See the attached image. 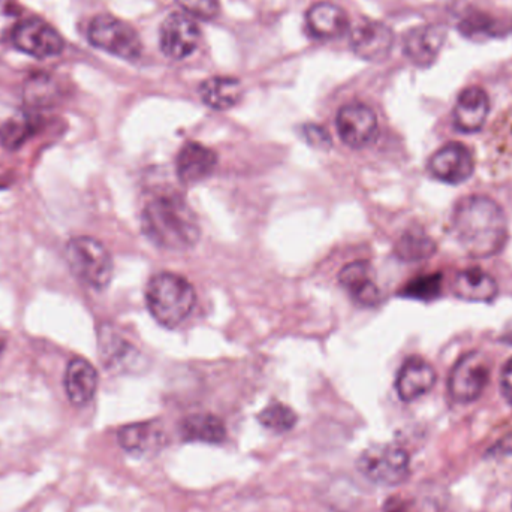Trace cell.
Here are the masks:
<instances>
[{
  "instance_id": "1",
  "label": "cell",
  "mask_w": 512,
  "mask_h": 512,
  "mask_svg": "<svg viewBox=\"0 0 512 512\" xmlns=\"http://www.w3.org/2000/svg\"><path fill=\"white\" fill-rule=\"evenodd\" d=\"M453 231L463 251L472 258H492L508 240V221L502 207L483 195H471L457 203Z\"/></svg>"
},
{
  "instance_id": "2",
  "label": "cell",
  "mask_w": 512,
  "mask_h": 512,
  "mask_svg": "<svg viewBox=\"0 0 512 512\" xmlns=\"http://www.w3.org/2000/svg\"><path fill=\"white\" fill-rule=\"evenodd\" d=\"M141 228L153 245L167 251H189L201 237L197 215L177 195H161L150 200L141 215Z\"/></svg>"
},
{
  "instance_id": "3",
  "label": "cell",
  "mask_w": 512,
  "mask_h": 512,
  "mask_svg": "<svg viewBox=\"0 0 512 512\" xmlns=\"http://www.w3.org/2000/svg\"><path fill=\"white\" fill-rule=\"evenodd\" d=\"M146 300L153 318L164 327L174 328L191 315L197 294L185 277L162 271L150 279Z\"/></svg>"
},
{
  "instance_id": "4",
  "label": "cell",
  "mask_w": 512,
  "mask_h": 512,
  "mask_svg": "<svg viewBox=\"0 0 512 512\" xmlns=\"http://www.w3.org/2000/svg\"><path fill=\"white\" fill-rule=\"evenodd\" d=\"M66 261L72 273L90 288L102 289L113 279V259L101 242L92 237H75L66 245Z\"/></svg>"
},
{
  "instance_id": "5",
  "label": "cell",
  "mask_w": 512,
  "mask_h": 512,
  "mask_svg": "<svg viewBox=\"0 0 512 512\" xmlns=\"http://www.w3.org/2000/svg\"><path fill=\"white\" fill-rule=\"evenodd\" d=\"M87 38L93 47L119 59L137 60L143 53V42L137 30L113 15H96L87 30Z\"/></svg>"
},
{
  "instance_id": "6",
  "label": "cell",
  "mask_w": 512,
  "mask_h": 512,
  "mask_svg": "<svg viewBox=\"0 0 512 512\" xmlns=\"http://www.w3.org/2000/svg\"><path fill=\"white\" fill-rule=\"evenodd\" d=\"M364 478L379 486H397L408 478L409 454L399 445H373L363 451L357 462Z\"/></svg>"
},
{
  "instance_id": "7",
  "label": "cell",
  "mask_w": 512,
  "mask_h": 512,
  "mask_svg": "<svg viewBox=\"0 0 512 512\" xmlns=\"http://www.w3.org/2000/svg\"><path fill=\"white\" fill-rule=\"evenodd\" d=\"M492 375V364L481 352L463 355L451 370L448 393L457 403H472L480 399Z\"/></svg>"
},
{
  "instance_id": "8",
  "label": "cell",
  "mask_w": 512,
  "mask_h": 512,
  "mask_svg": "<svg viewBox=\"0 0 512 512\" xmlns=\"http://www.w3.org/2000/svg\"><path fill=\"white\" fill-rule=\"evenodd\" d=\"M11 41L18 51L39 60L59 56L65 50L63 36L50 23L36 17L23 20Z\"/></svg>"
},
{
  "instance_id": "9",
  "label": "cell",
  "mask_w": 512,
  "mask_h": 512,
  "mask_svg": "<svg viewBox=\"0 0 512 512\" xmlns=\"http://www.w3.org/2000/svg\"><path fill=\"white\" fill-rule=\"evenodd\" d=\"M200 39L201 29L197 21L183 12L168 15L159 30L162 53L174 60H183L194 54Z\"/></svg>"
},
{
  "instance_id": "10",
  "label": "cell",
  "mask_w": 512,
  "mask_h": 512,
  "mask_svg": "<svg viewBox=\"0 0 512 512\" xmlns=\"http://www.w3.org/2000/svg\"><path fill=\"white\" fill-rule=\"evenodd\" d=\"M336 126L343 143L351 149H364L378 135V117L364 104H348L340 108Z\"/></svg>"
},
{
  "instance_id": "11",
  "label": "cell",
  "mask_w": 512,
  "mask_h": 512,
  "mask_svg": "<svg viewBox=\"0 0 512 512\" xmlns=\"http://www.w3.org/2000/svg\"><path fill=\"white\" fill-rule=\"evenodd\" d=\"M429 171L439 182L460 185L471 179L474 174V155L465 144H445L429 159Z\"/></svg>"
},
{
  "instance_id": "12",
  "label": "cell",
  "mask_w": 512,
  "mask_h": 512,
  "mask_svg": "<svg viewBox=\"0 0 512 512\" xmlns=\"http://www.w3.org/2000/svg\"><path fill=\"white\" fill-rule=\"evenodd\" d=\"M393 45V30L381 21H363L352 30V51L367 62H382L387 59Z\"/></svg>"
},
{
  "instance_id": "13",
  "label": "cell",
  "mask_w": 512,
  "mask_h": 512,
  "mask_svg": "<svg viewBox=\"0 0 512 512\" xmlns=\"http://www.w3.org/2000/svg\"><path fill=\"white\" fill-rule=\"evenodd\" d=\"M447 29L441 24H424L414 27L406 35L403 51L414 65L429 68L436 62L447 41Z\"/></svg>"
},
{
  "instance_id": "14",
  "label": "cell",
  "mask_w": 512,
  "mask_h": 512,
  "mask_svg": "<svg viewBox=\"0 0 512 512\" xmlns=\"http://www.w3.org/2000/svg\"><path fill=\"white\" fill-rule=\"evenodd\" d=\"M490 113V99L486 90L471 86L457 98L453 110L454 126L463 134L481 131Z\"/></svg>"
},
{
  "instance_id": "15",
  "label": "cell",
  "mask_w": 512,
  "mask_h": 512,
  "mask_svg": "<svg viewBox=\"0 0 512 512\" xmlns=\"http://www.w3.org/2000/svg\"><path fill=\"white\" fill-rule=\"evenodd\" d=\"M436 384V372L423 358L412 357L405 361L396 379V391L403 402H415L426 396Z\"/></svg>"
},
{
  "instance_id": "16",
  "label": "cell",
  "mask_w": 512,
  "mask_h": 512,
  "mask_svg": "<svg viewBox=\"0 0 512 512\" xmlns=\"http://www.w3.org/2000/svg\"><path fill=\"white\" fill-rule=\"evenodd\" d=\"M218 155L215 150L200 143H188L177 156V176L183 185H195L203 182L215 171Z\"/></svg>"
},
{
  "instance_id": "17",
  "label": "cell",
  "mask_w": 512,
  "mask_h": 512,
  "mask_svg": "<svg viewBox=\"0 0 512 512\" xmlns=\"http://www.w3.org/2000/svg\"><path fill=\"white\" fill-rule=\"evenodd\" d=\"M453 291L457 298L469 303H492L499 295V285L483 268L471 267L456 274Z\"/></svg>"
},
{
  "instance_id": "18",
  "label": "cell",
  "mask_w": 512,
  "mask_h": 512,
  "mask_svg": "<svg viewBox=\"0 0 512 512\" xmlns=\"http://www.w3.org/2000/svg\"><path fill=\"white\" fill-rule=\"evenodd\" d=\"M120 447L134 456H149L158 453L164 447V429L156 421L135 423L122 427L117 433Z\"/></svg>"
},
{
  "instance_id": "19",
  "label": "cell",
  "mask_w": 512,
  "mask_h": 512,
  "mask_svg": "<svg viewBox=\"0 0 512 512\" xmlns=\"http://www.w3.org/2000/svg\"><path fill=\"white\" fill-rule=\"evenodd\" d=\"M339 282L357 303L363 306H375L379 303L381 292L369 262L355 261L345 265L340 271Z\"/></svg>"
},
{
  "instance_id": "20",
  "label": "cell",
  "mask_w": 512,
  "mask_h": 512,
  "mask_svg": "<svg viewBox=\"0 0 512 512\" xmlns=\"http://www.w3.org/2000/svg\"><path fill=\"white\" fill-rule=\"evenodd\" d=\"M306 29L312 38L334 39L345 35L349 29L348 14L334 3L313 5L306 14Z\"/></svg>"
},
{
  "instance_id": "21",
  "label": "cell",
  "mask_w": 512,
  "mask_h": 512,
  "mask_svg": "<svg viewBox=\"0 0 512 512\" xmlns=\"http://www.w3.org/2000/svg\"><path fill=\"white\" fill-rule=\"evenodd\" d=\"M98 382V372L89 361L84 358L69 361L65 372V391L72 405L80 408L89 405L98 390Z\"/></svg>"
},
{
  "instance_id": "22",
  "label": "cell",
  "mask_w": 512,
  "mask_h": 512,
  "mask_svg": "<svg viewBox=\"0 0 512 512\" xmlns=\"http://www.w3.org/2000/svg\"><path fill=\"white\" fill-rule=\"evenodd\" d=\"M200 96L207 107L216 111L230 110L243 96L242 81L233 77H213L200 86Z\"/></svg>"
},
{
  "instance_id": "23",
  "label": "cell",
  "mask_w": 512,
  "mask_h": 512,
  "mask_svg": "<svg viewBox=\"0 0 512 512\" xmlns=\"http://www.w3.org/2000/svg\"><path fill=\"white\" fill-rule=\"evenodd\" d=\"M180 433L188 442L219 445L227 438V427L216 415L194 414L183 420Z\"/></svg>"
},
{
  "instance_id": "24",
  "label": "cell",
  "mask_w": 512,
  "mask_h": 512,
  "mask_svg": "<svg viewBox=\"0 0 512 512\" xmlns=\"http://www.w3.org/2000/svg\"><path fill=\"white\" fill-rule=\"evenodd\" d=\"M59 84L48 74H36L27 81L24 98L33 107H48L59 99Z\"/></svg>"
},
{
  "instance_id": "25",
  "label": "cell",
  "mask_w": 512,
  "mask_h": 512,
  "mask_svg": "<svg viewBox=\"0 0 512 512\" xmlns=\"http://www.w3.org/2000/svg\"><path fill=\"white\" fill-rule=\"evenodd\" d=\"M435 251V242L421 231H408L396 246L399 258L408 262L423 261L435 254Z\"/></svg>"
},
{
  "instance_id": "26",
  "label": "cell",
  "mask_w": 512,
  "mask_h": 512,
  "mask_svg": "<svg viewBox=\"0 0 512 512\" xmlns=\"http://www.w3.org/2000/svg\"><path fill=\"white\" fill-rule=\"evenodd\" d=\"M99 351L105 366H120L134 355L135 349L110 328H104L99 336Z\"/></svg>"
},
{
  "instance_id": "27",
  "label": "cell",
  "mask_w": 512,
  "mask_h": 512,
  "mask_svg": "<svg viewBox=\"0 0 512 512\" xmlns=\"http://www.w3.org/2000/svg\"><path fill=\"white\" fill-rule=\"evenodd\" d=\"M35 131V122L32 117L21 114L9 120L0 131V143L9 150H17L26 143L27 138Z\"/></svg>"
},
{
  "instance_id": "28",
  "label": "cell",
  "mask_w": 512,
  "mask_h": 512,
  "mask_svg": "<svg viewBox=\"0 0 512 512\" xmlns=\"http://www.w3.org/2000/svg\"><path fill=\"white\" fill-rule=\"evenodd\" d=\"M258 421L271 432L285 433L294 429L297 414L282 403H273L258 415Z\"/></svg>"
},
{
  "instance_id": "29",
  "label": "cell",
  "mask_w": 512,
  "mask_h": 512,
  "mask_svg": "<svg viewBox=\"0 0 512 512\" xmlns=\"http://www.w3.org/2000/svg\"><path fill=\"white\" fill-rule=\"evenodd\" d=\"M23 23V9L15 0H0V41H8Z\"/></svg>"
},
{
  "instance_id": "30",
  "label": "cell",
  "mask_w": 512,
  "mask_h": 512,
  "mask_svg": "<svg viewBox=\"0 0 512 512\" xmlns=\"http://www.w3.org/2000/svg\"><path fill=\"white\" fill-rule=\"evenodd\" d=\"M441 291V276H424L412 280L405 289L403 295L418 300H432Z\"/></svg>"
},
{
  "instance_id": "31",
  "label": "cell",
  "mask_w": 512,
  "mask_h": 512,
  "mask_svg": "<svg viewBox=\"0 0 512 512\" xmlns=\"http://www.w3.org/2000/svg\"><path fill=\"white\" fill-rule=\"evenodd\" d=\"M183 11L201 20H212L219 14V0H176Z\"/></svg>"
},
{
  "instance_id": "32",
  "label": "cell",
  "mask_w": 512,
  "mask_h": 512,
  "mask_svg": "<svg viewBox=\"0 0 512 512\" xmlns=\"http://www.w3.org/2000/svg\"><path fill=\"white\" fill-rule=\"evenodd\" d=\"M304 138L310 146L316 149H328L331 146L330 135L325 132L324 128L318 125H307L303 128Z\"/></svg>"
},
{
  "instance_id": "33",
  "label": "cell",
  "mask_w": 512,
  "mask_h": 512,
  "mask_svg": "<svg viewBox=\"0 0 512 512\" xmlns=\"http://www.w3.org/2000/svg\"><path fill=\"white\" fill-rule=\"evenodd\" d=\"M501 390L507 402L512 405V358L502 370Z\"/></svg>"
},
{
  "instance_id": "34",
  "label": "cell",
  "mask_w": 512,
  "mask_h": 512,
  "mask_svg": "<svg viewBox=\"0 0 512 512\" xmlns=\"http://www.w3.org/2000/svg\"><path fill=\"white\" fill-rule=\"evenodd\" d=\"M504 342L510 343L512 345V328L507 331V334L504 336Z\"/></svg>"
},
{
  "instance_id": "35",
  "label": "cell",
  "mask_w": 512,
  "mask_h": 512,
  "mask_svg": "<svg viewBox=\"0 0 512 512\" xmlns=\"http://www.w3.org/2000/svg\"><path fill=\"white\" fill-rule=\"evenodd\" d=\"M3 349H5V345H3L2 340H0V357H2Z\"/></svg>"
}]
</instances>
